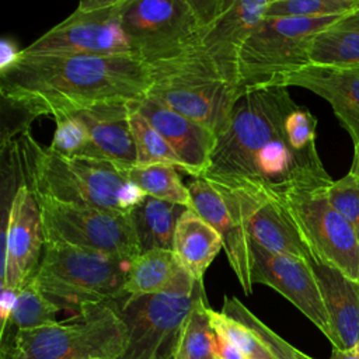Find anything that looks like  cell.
<instances>
[{"label":"cell","instance_id":"6da1fadb","mask_svg":"<svg viewBox=\"0 0 359 359\" xmlns=\"http://www.w3.org/2000/svg\"><path fill=\"white\" fill-rule=\"evenodd\" d=\"M296 105L287 87L240 94L201 178L230 192L245 188L273 191L296 184L328 188L334 180L318 151L303 153L290 143L286 119Z\"/></svg>","mask_w":359,"mask_h":359},{"label":"cell","instance_id":"7a4b0ae2","mask_svg":"<svg viewBox=\"0 0 359 359\" xmlns=\"http://www.w3.org/2000/svg\"><path fill=\"white\" fill-rule=\"evenodd\" d=\"M153 84L151 66L133 53L28 56L0 67L1 100L34 119L53 121L107 104H139Z\"/></svg>","mask_w":359,"mask_h":359},{"label":"cell","instance_id":"3957f363","mask_svg":"<svg viewBox=\"0 0 359 359\" xmlns=\"http://www.w3.org/2000/svg\"><path fill=\"white\" fill-rule=\"evenodd\" d=\"M21 182L35 198L130 213L146 196L116 165L66 157L42 147L29 132L15 140Z\"/></svg>","mask_w":359,"mask_h":359},{"label":"cell","instance_id":"277c9868","mask_svg":"<svg viewBox=\"0 0 359 359\" xmlns=\"http://www.w3.org/2000/svg\"><path fill=\"white\" fill-rule=\"evenodd\" d=\"M116 302L87 306L69 320L0 338V359H118L128 330Z\"/></svg>","mask_w":359,"mask_h":359},{"label":"cell","instance_id":"5b68a950","mask_svg":"<svg viewBox=\"0 0 359 359\" xmlns=\"http://www.w3.org/2000/svg\"><path fill=\"white\" fill-rule=\"evenodd\" d=\"M150 66L153 84L147 98L201 123L216 137L223 132L238 93L196 45Z\"/></svg>","mask_w":359,"mask_h":359},{"label":"cell","instance_id":"8992f818","mask_svg":"<svg viewBox=\"0 0 359 359\" xmlns=\"http://www.w3.org/2000/svg\"><path fill=\"white\" fill-rule=\"evenodd\" d=\"M130 262L72 245L45 244L32 282L60 310L77 314L87 306L122 299Z\"/></svg>","mask_w":359,"mask_h":359},{"label":"cell","instance_id":"52a82bcc","mask_svg":"<svg viewBox=\"0 0 359 359\" xmlns=\"http://www.w3.org/2000/svg\"><path fill=\"white\" fill-rule=\"evenodd\" d=\"M341 17H265L247 39L238 60V94L275 87L310 65L314 36Z\"/></svg>","mask_w":359,"mask_h":359},{"label":"cell","instance_id":"ba28073f","mask_svg":"<svg viewBox=\"0 0 359 359\" xmlns=\"http://www.w3.org/2000/svg\"><path fill=\"white\" fill-rule=\"evenodd\" d=\"M202 297H206L203 280L189 276L161 293L119 299L118 311L126 325L128 339L118 359L172 358L181 330Z\"/></svg>","mask_w":359,"mask_h":359},{"label":"cell","instance_id":"9c48e42d","mask_svg":"<svg viewBox=\"0 0 359 359\" xmlns=\"http://www.w3.org/2000/svg\"><path fill=\"white\" fill-rule=\"evenodd\" d=\"M325 189L296 184L266 191L285 208L317 262L359 282V240L332 208Z\"/></svg>","mask_w":359,"mask_h":359},{"label":"cell","instance_id":"30bf717a","mask_svg":"<svg viewBox=\"0 0 359 359\" xmlns=\"http://www.w3.org/2000/svg\"><path fill=\"white\" fill-rule=\"evenodd\" d=\"M35 199L41 209L45 244L91 250L129 262L142 252L130 213Z\"/></svg>","mask_w":359,"mask_h":359},{"label":"cell","instance_id":"8fae6325","mask_svg":"<svg viewBox=\"0 0 359 359\" xmlns=\"http://www.w3.org/2000/svg\"><path fill=\"white\" fill-rule=\"evenodd\" d=\"M121 22L133 53L151 65L196 45L209 20L196 0H126Z\"/></svg>","mask_w":359,"mask_h":359},{"label":"cell","instance_id":"7c38bea8","mask_svg":"<svg viewBox=\"0 0 359 359\" xmlns=\"http://www.w3.org/2000/svg\"><path fill=\"white\" fill-rule=\"evenodd\" d=\"M125 1L84 0L67 18L21 49V53L28 56L133 53L121 22Z\"/></svg>","mask_w":359,"mask_h":359},{"label":"cell","instance_id":"4fadbf2b","mask_svg":"<svg viewBox=\"0 0 359 359\" xmlns=\"http://www.w3.org/2000/svg\"><path fill=\"white\" fill-rule=\"evenodd\" d=\"M1 241V289L20 292L34 279L45 248L41 209L24 182L3 216Z\"/></svg>","mask_w":359,"mask_h":359},{"label":"cell","instance_id":"5bb4252c","mask_svg":"<svg viewBox=\"0 0 359 359\" xmlns=\"http://www.w3.org/2000/svg\"><path fill=\"white\" fill-rule=\"evenodd\" d=\"M269 4L271 0H220L215 15L199 34L198 49L237 93L240 53L266 17Z\"/></svg>","mask_w":359,"mask_h":359},{"label":"cell","instance_id":"9a60e30c","mask_svg":"<svg viewBox=\"0 0 359 359\" xmlns=\"http://www.w3.org/2000/svg\"><path fill=\"white\" fill-rule=\"evenodd\" d=\"M191 206L220 236L227 261L245 294L252 292V252L244 208L237 195L202 178L188 185Z\"/></svg>","mask_w":359,"mask_h":359},{"label":"cell","instance_id":"2e32d148","mask_svg":"<svg viewBox=\"0 0 359 359\" xmlns=\"http://www.w3.org/2000/svg\"><path fill=\"white\" fill-rule=\"evenodd\" d=\"M251 252L252 283L269 286L280 293L328 338V316L310 262L268 251L254 240H251Z\"/></svg>","mask_w":359,"mask_h":359},{"label":"cell","instance_id":"e0dca14e","mask_svg":"<svg viewBox=\"0 0 359 359\" xmlns=\"http://www.w3.org/2000/svg\"><path fill=\"white\" fill-rule=\"evenodd\" d=\"M215 332L240 351L244 359H314L272 331L237 297L224 296L220 311L209 307Z\"/></svg>","mask_w":359,"mask_h":359},{"label":"cell","instance_id":"ac0fdd59","mask_svg":"<svg viewBox=\"0 0 359 359\" xmlns=\"http://www.w3.org/2000/svg\"><path fill=\"white\" fill-rule=\"evenodd\" d=\"M233 194L244 208L251 240L276 254L316 261L285 208L266 189L245 188Z\"/></svg>","mask_w":359,"mask_h":359},{"label":"cell","instance_id":"d6986e66","mask_svg":"<svg viewBox=\"0 0 359 359\" xmlns=\"http://www.w3.org/2000/svg\"><path fill=\"white\" fill-rule=\"evenodd\" d=\"M275 87H302L324 98L352 144L359 143V67L309 65L285 76Z\"/></svg>","mask_w":359,"mask_h":359},{"label":"cell","instance_id":"ffe728a7","mask_svg":"<svg viewBox=\"0 0 359 359\" xmlns=\"http://www.w3.org/2000/svg\"><path fill=\"white\" fill-rule=\"evenodd\" d=\"M137 109L167 140L181 160L182 171L194 178H201L209 168L216 135L201 123L150 98L139 102Z\"/></svg>","mask_w":359,"mask_h":359},{"label":"cell","instance_id":"44dd1931","mask_svg":"<svg viewBox=\"0 0 359 359\" xmlns=\"http://www.w3.org/2000/svg\"><path fill=\"white\" fill-rule=\"evenodd\" d=\"M310 265L328 316V341L339 351L355 348L359 345V282L330 265L317 261Z\"/></svg>","mask_w":359,"mask_h":359},{"label":"cell","instance_id":"7402d4cb","mask_svg":"<svg viewBox=\"0 0 359 359\" xmlns=\"http://www.w3.org/2000/svg\"><path fill=\"white\" fill-rule=\"evenodd\" d=\"M132 104H107L73 114L86 126L91 158L108 161L122 171L136 165V147L129 125Z\"/></svg>","mask_w":359,"mask_h":359},{"label":"cell","instance_id":"603a6c76","mask_svg":"<svg viewBox=\"0 0 359 359\" xmlns=\"http://www.w3.org/2000/svg\"><path fill=\"white\" fill-rule=\"evenodd\" d=\"M223 243L217 231L192 209H187L175 227L172 252L178 264L196 280L213 262Z\"/></svg>","mask_w":359,"mask_h":359},{"label":"cell","instance_id":"cb8c5ba5","mask_svg":"<svg viewBox=\"0 0 359 359\" xmlns=\"http://www.w3.org/2000/svg\"><path fill=\"white\" fill-rule=\"evenodd\" d=\"M191 275L178 264L172 250H150L132 259L123 286L125 296L170 290Z\"/></svg>","mask_w":359,"mask_h":359},{"label":"cell","instance_id":"d4e9b609","mask_svg":"<svg viewBox=\"0 0 359 359\" xmlns=\"http://www.w3.org/2000/svg\"><path fill=\"white\" fill-rule=\"evenodd\" d=\"M310 65L359 67V10L338 18L311 41Z\"/></svg>","mask_w":359,"mask_h":359},{"label":"cell","instance_id":"484cf974","mask_svg":"<svg viewBox=\"0 0 359 359\" xmlns=\"http://www.w3.org/2000/svg\"><path fill=\"white\" fill-rule=\"evenodd\" d=\"M188 208L144 196L132 210L130 219L140 251L172 250L177 223Z\"/></svg>","mask_w":359,"mask_h":359},{"label":"cell","instance_id":"4316f807","mask_svg":"<svg viewBox=\"0 0 359 359\" xmlns=\"http://www.w3.org/2000/svg\"><path fill=\"white\" fill-rule=\"evenodd\" d=\"M126 177L144 195L181 205L189 209L191 196L188 187L184 185L178 168L171 164L135 165L129 168Z\"/></svg>","mask_w":359,"mask_h":359},{"label":"cell","instance_id":"83f0119b","mask_svg":"<svg viewBox=\"0 0 359 359\" xmlns=\"http://www.w3.org/2000/svg\"><path fill=\"white\" fill-rule=\"evenodd\" d=\"M208 310L206 297L195 303L181 330L174 359H217V337Z\"/></svg>","mask_w":359,"mask_h":359},{"label":"cell","instance_id":"f1b7e54d","mask_svg":"<svg viewBox=\"0 0 359 359\" xmlns=\"http://www.w3.org/2000/svg\"><path fill=\"white\" fill-rule=\"evenodd\" d=\"M60 309L50 302L31 280L18 293L14 310L4 328L0 331V338L13 335L22 330H34L57 323L56 314Z\"/></svg>","mask_w":359,"mask_h":359},{"label":"cell","instance_id":"f546056e","mask_svg":"<svg viewBox=\"0 0 359 359\" xmlns=\"http://www.w3.org/2000/svg\"><path fill=\"white\" fill-rule=\"evenodd\" d=\"M129 125L136 147V165L171 164L182 171L181 160L167 140L137 109V104H132L129 108Z\"/></svg>","mask_w":359,"mask_h":359},{"label":"cell","instance_id":"4dcf8cb0","mask_svg":"<svg viewBox=\"0 0 359 359\" xmlns=\"http://www.w3.org/2000/svg\"><path fill=\"white\" fill-rule=\"evenodd\" d=\"M359 10V0H271L266 17H342Z\"/></svg>","mask_w":359,"mask_h":359},{"label":"cell","instance_id":"1f68e13d","mask_svg":"<svg viewBox=\"0 0 359 359\" xmlns=\"http://www.w3.org/2000/svg\"><path fill=\"white\" fill-rule=\"evenodd\" d=\"M56 129L49 149L66 157L91 158V140L83 122L74 115L55 119Z\"/></svg>","mask_w":359,"mask_h":359},{"label":"cell","instance_id":"d6a6232c","mask_svg":"<svg viewBox=\"0 0 359 359\" xmlns=\"http://www.w3.org/2000/svg\"><path fill=\"white\" fill-rule=\"evenodd\" d=\"M332 208L346 220L359 240V178L346 174L325 189Z\"/></svg>","mask_w":359,"mask_h":359},{"label":"cell","instance_id":"836d02e7","mask_svg":"<svg viewBox=\"0 0 359 359\" xmlns=\"http://www.w3.org/2000/svg\"><path fill=\"white\" fill-rule=\"evenodd\" d=\"M17 290H11V289H1V294H0V318H1V328H4L10 320V316L14 310L17 297H18Z\"/></svg>","mask_w":359,"mask_h":359},{"label":"cell","instance_id":"e575fe53","mask_svg":"<svg viewBox=\"0 0 359 359\" xmlns=\"http://www.w3.org/2000/svg\"><path fill=\"white\" fill-rule=\"evenodd\" d=\"M217 359H244V356L240 353L237 348H234L229 341H226L223 337L217 335Z\"/></svg>","mask_w":359,"mask_h":359},{"label":"cell","instance_id":"d590c367","mask_svg":"<svg viewBox=\"0 0 359 359\" xmlns=\"http://www.w3.org/2000/svg\"><path fill=\"white\" fill-rule=\"evenodd\" d=\"M330 359H359V345L348 351H339L332 348V353Z\"/></svg>","mask_w":359,"mask_h":359},{"label":"cell","instance_id":"8d00e7d4","mask_svg":"<svg viewBox=\"0 0 359 359\" xmlns=\"http://www.w3.org/2000/svg\"><path fill=\"white\" fill-rule=\"evenodd\" d=\"M349 174H352L356 178H359V143L353 146V157H352Z\"/></svg>","mask_w":359,"mask_h":359},{"label":"cell","instance_id":"74e56055","mask_svg":"<svg viewBox=\"0 0 359 359\" xmlns=\"http://www.w3.org/2000/svg\"><path fill=\"white\" fill-rule=\"evenodd\" d=\"M170 359H174V356H172V358H170Z\"/></svg>","mask_w":359,"mask_h":359}]
</instances>
